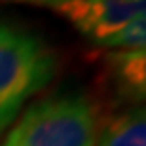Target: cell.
Wrapping results in <instances>:
<instances>
[{"instance_id":"4","label":"cell","mask_w":146,"mask_h":146,"mask_svg":"<svg viewBox=\"0 0 146 146\" xmlns=\"http://www.w3.org/2000/svg\"><path fill=\"white\" fill-rule=\"evenodd\" d=\"M95 146H146V116L142 108L118 114L97 135Z\"/></svg>"},{"instance_id":"3","label":"cell","mask_w":146,"mask_h":146,"mask_svg":"<svg viewBox=\"0 0 146 146\" xmlns=\"http://www.w3.org/2000/svg\"><path fill=\"white\" fill-rule=\"evenodd\" d=\"M49 8L91 42L104 46L116 33L146 13V0H19Z\"/></svg>"},{"instance_id":"2","label":"cell","mask_w":146,"mask_h":146,"mask_svg":"<svg viewBox=\"0 0 146 146\" xmlns=\"http://www.w3.org/2000/svg\"><path fill=\"white\" fill-rule=\"evenodd\" d=\"M99 114L82 93H61L31 104L0 146H95Z\"/></svg>"},{"instance_id":"6","label":"cell","mask_w":146,"mask_h":146,"mask_svg":"<svg viewBox=\"0 0 146 146\" xmlns=\"http://www.w3.org/2000/svg\"><path fill=\"white\" fill-rule=\"evenodd\" d=\"M146 44V17H137L119 33H116L104 48L110 49H142Z\"/></svg>"},{"instance_id":"5","label":"cell","mask_w":146,"mask_h":146,"mask_svg":"<svg viewBox=\"0 0 146 146\" xmlns=\"http://www.w3.org/2000/svg\"><path fill=\"white\" fill-rule=\"evenodd\" d=\"M114 78L135 99H144L146 91V53L142 49H114L108 55Z\"/></svg>"},{"instance_id":"1","label":"cell","mask_w":146,"mask_h":146,"mask_svg":"<svg viewBox=\"0 0 146 146\" xmlns=\"http://www.w3.org/2000/svg\"><path fill=\"white\" fill-rule=\"evenodd\" d=\"M57 74V55L33 31L0 17V135Z\"/></svg>"}]
</instances>
